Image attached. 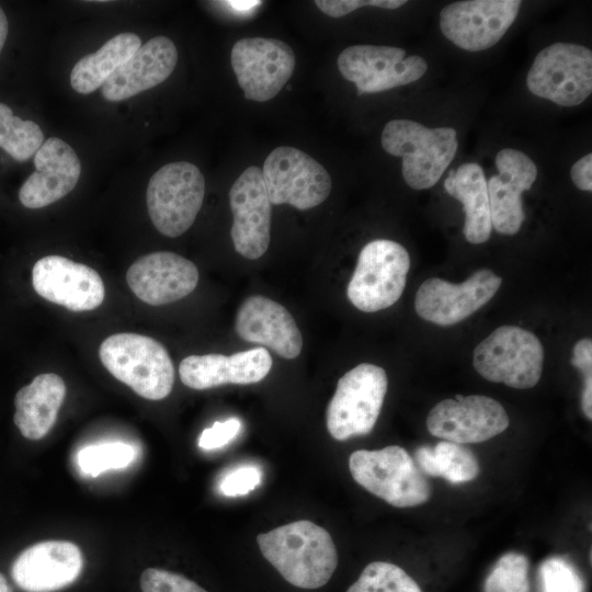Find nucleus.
Returning a JSON list of instances; mask_svg holds the SVG:
<instances>
[{
	"label": "nucleus",
	"instance_id": "obj_1",
	"mask_svg": "<svg viewBox=\"0 0 592 592\" xmlns=\"http://www.w3.org/2000/svg\"><path fill=\"white\" fill-rule=\"evenodd\" d=\"M263 557L291 584L301 589L325 585L338 566V554L330 534L307 520L259 534Z\"/></svg>",
	"mask_w": 592,
	"mask_h": 592
},
{
	"label": "nucleus",
	"instance_id": "obj_2",
	"mask_svg": "<svg viewBox=\"0 0 592 592\" xmlns=\"http://www.w3.org/2000/svg\"><path fill=\"white\" fill-rule=\"evenodd\" d=\"M452 127L429 128L411 119L389 121L382 133V146L402 158V177L414 190L430 189L454 159L458 143Z\"/></svg>",
	"mask_w": 592,
	"mask_h": 592
},
{
	"label": "nucleus",
	"instance_id": "obj_3",
	"mask_svg": "<svg viewBox=\"0 0 592 592\" xmlns=\"http://www.w3.org/2000/svg\"><path fill=\"white\" fill-rule=\"evenodd\" d=\"M104 367L137 395L149 400L169 396L174 367L167 349L157 340L130 332L110 335L100 345Z\"/></svg>",
	"mask_w": 592,
	"mask_h": 592
},
{
	"label": "nucleus",
	"instance_id": "obj_4",
	"mask_svg": "<svg viewBox=\"0 0 592 592\" xmlns=\"http://www.w3.org/2000/svg\"><path fill=\"white\" fill-rule=\"evenodd\" d=\"M349 468L360 486L396 508L423 504L432 493L417 463L398 445L355 451L350 455Z\"/></svg>",
	"mask_w": 592,
	"mask_h": 592
},
{
	"label": "nucleus",
	"instance_id": "obj_5",
	"mask_svg": "<svg viewBox=\"0 0 592 592\" xmlns=\"http://www.w3.org/2000/svg\"><path fill=\"white\" fill-rule=\"evenodd\" d=\"M473 363L487 380L527 389L540 379L544 349L533 332L516 326H502L475 348Z\"/></svg>",
	"mask_w": 592,
	"mask_h": 592
},
{
	"label": "nucleus",
	"instance_id": "obj_6",
	"mask_svg": "<svg viewBox=\"0 0 592 592\" xmlns=\"http://www.w3.org/2000/svg\"><path fill=\"white\" fill-rule=\"evenodd\" d=\"M205 179L187 161L170 162L150 178L146 192L149 217L156 229L170 238L184 234L203 204Z\"/></svg>",
	"mask_w": 592,
	"mask_h": 592
},
{
	"label": "nucleus",
	"instance_id": "obj_7",
	"mask_svg": "<svg viewBox=\"0 0 592 592\" xmlns=\"http://www.w3.org/2000/svg\"><path fill=\"white\" fill-rule=\"evenodd\" d=\"M410 269L408 251L398 242L377 239L363 247L346 295L364 312L386 309L403 293Z\"/></svg>",
	"mask_w": 592,
	"mask_h": 592
},
{
	"label": "nucleus",
	"instance_id": "obj_8",
	"mask_svg": "<svg viewBox=\"0 0 592 592\" xmlns=\"http://www.w3.org/2000/svg\"><path fill=\"white\" fill-rule=\"evenodd\" d=\"M387 387V375L380 366L362 363L346 372L327 408L329 434L338 441L368 434L379 417Z\"/></svg>",
	"mask_w": 592,
	"mask_h": 592
},
{
	"label": "nucleus",
	"instance_id": "obj_9",
	"mask_svg": "<svg viewBox=\"0 0 592 592\" xmlns=\"http://www.w3.org/2000/svg\"><path fill=\"white\" fill-rule=\"evenodd\" d=\"M536 96L561 106L581 104L592 92V52L573 43H554L535 57L526 77Z\"/></svg>",
	"mask_w": 592,
	"mask_h": 592
},
{
	"label": "nucleus",
	"instance_id": "obj_10",
	"mask_svg": "<svg viewBox=\"0 0 592 592\" xmlns=\"http://www.w3.org/2000/svg\"><path fill=\"white\" fill-rule=\"evenodd\" d=\"M262 177L272 204L306 210L318 206L332 187L328 171L308 153L280 146L266 157Z\"/></svg>",
	"mask_w": 592,
	"mask_h": 592
},
{
	"label": "nucleus",
	"instance_id": "obj_11",
	"mask_svg": "<svg viewBox=\"0 0 592 592\" xmlns=\"http://www.w3.org/2000/svg\"><path fill=\"white\" fill-rule=\"evenodd\" d=\"M231 67L247 100L275 98L292 77L296 57L292 47L276 38L247 37L235 43Z\"/></svg>",
	"mask_w": 592,
	"mask_h": 592
},
{
	"label": "nucleus",
	"instance_id": "obj_12",
	"mask_svg": "<svg viewBox=\"0 0 592 592\" xmlns=\"http://www.w3.org/2000/svg\"><path fill=\"white\" fill-rule=\"evenodd\" d=\"M342 77L353 82L357 94L376 93L406 86L419 80L428 64L420 56L406 57L399 47L353 45L343 49L338 57Z\"/></svg>",
	"mask_w": 592,
	"mask_h": 592
},
{
	"label": "nucleus",
	"instance_id": "obj_13",
	"mask_svg": "<svg viewBox=\"0 0 592 592\" xmlns=\"http://www.w3.org/2000/svg\"><path fill=\"white\" fill-rule=\"evenodd\" d=\"M519 0H467L447 4L440 13L444 36L462 49L480 52L496 45L515 21Z\"/></svg>",
	"mask_w": 592,
	"mask_h": 592
},
{
	"label": "nucleus",
	"instance_id": "obj_14",
	"mask_svg": "<svg viewBox=\"0 0 592 592\" xmlns=\"http://www.w3.org/2000/svg\"><path fill=\"white\" fill-rule=\"evenodd\" d=\"M509 423L503 406L482 395L444 399L426 418L428 430L433 436L458 444L488 441L502 433Z\"/></svg>",
	"mask_w": 592,
	"mask_h": 592
},
{
	"label": "nucleus",
	"instance_id": "obj_15",
	"mask_svg": "<svg viewBox=\"0 0 592 592\" xmlns=\"http://www.w3.org/2000/svg\"><path fill=\"white\" fill-rule=\"evenodd\" d=\"M502 280L492 271L481 269L463 283L454 284L439 277L425 280L419 287L414 308L424 320L452 326L468 318L500 288Z\"/></svg>",
	"mask_w": 592,
	"mask_h": 592
},
{
	"label": "nucleus",
	"instance_id": "obj_16",
	"mask_svg": "<svg viewBox=\"0 0 592 592\" xmlns=\"http://www.w3.org/2000/svg\"><path fill=\"white\" fill-rule=\"evenodd\" d=\"M229 203L235 250L249 260L261 258L270 244L272 203L260 168L251 166L242 171L229 191Z\"/></svg>",
	"mask_w": 592,
	"mask_h": 592
},
{
	"label": "nucleus",
	"instance_id": "obj_17",
	"mask_svg": "<svg viewBox=\"0 0 592 592\" xmlns=\"http://www.w3.org/2000/svg\"><path fill=\"white\" fill-rule=\"evenodd\" d=\"M32 283L41 297L71 311L98 308L105 294L103 281L94 269L60 255L37 260Z\"/></svg>",
	"mask_w": 592,
	"mask_h": 592
},
{
	"label": "nucleus",
	"instance_id": "obj_18",
	"mask_svg": "<svg viewBox=\"0 0 592 592\" xmlns=\"http://www.w3.org/2000/svg\"><path fill=\"white\" fill-rule=\"evenodd\" d=\"M83 568L80 548L68 540H45L25 548L12 562L13 582L25 592H54L73 583Z\"/></svg>",
	"mask_w": 592,
	"mask_h": 592
},
{
	"label": "nucleus",
	"instance_id": "obj_19",
	"mask_svg": "<svg viewBox=\"0 0 592 592\" xmlns=\"http://www.w3.org/2000/svg\"><path fill=\"white\" fill-rule=\"evenodd\" d=\"M126 281L140 300L160 306L191 294L198 271L192 261L177 253L158 251L138 258L127 270Z\"/></svg>",
	"mask_w": 592,
	"mask_h": 592
},
{
	"label": "nucleus",
	"instance_id": "obj_20",
	"mask_svg": "<svg viewBox=\"0 0 592 592\" xmlns=\"http://www.w3.org/2000/svg\"><path fill=\"white\" fill-rule=\"evenodd\" d=\"M496 166L499 173L487 180L491 225L499 234L512 236L525 219L521 195L535 182L537 168L526 153L512 148L497 153Z\"/></svg>",
	"mask_w": 592,
	"mask_h": 592
},
{
	"label": "nucleus",
	"instance_id": "obj_21",
	"mask_svg": "<svg viewBox=\"0 0 592 592\" xmlns=\"http://www.w3.org/2000/svg\"><path fill=\"white\" fill-rule=\"evenodd\" d=\"M35 171L19 191L21 204L42 208L53 204L76 186L81 162L76 151L58 137H49L34 155Z\"/></svg>",
	"mask_w": 592,
	"mask_h": 592
},
{
	"label": "nucleus",
	"instance_id": "obj_22",
	"mask_svg": "<svg viewBox=\"0 0 592 592\" xmlns=\"http://www.w3.org/2000/svg\"><path fill=\"white\" fill-rule=\"evenodd\" d=\"M235 328L244 341L270 348L280 356L296 358L303 349V337L291 312L281 304L250 296L240 305Z\"/></svg>",
	"mask_w": 592,
	"mask_h": 592
},
{
	"label": "nucleus",
	"instance_id": "obj_23",
	"mask_svg": "<svg viewBox=\"0 0 592 592\" xmlns=\"http://www.w3.org/2000/svg\"><path fill=\"white\" fill-rule=\"evenodd\" d=\"M272 357L264 348L223 354L190 355L179 365L181 382L196 390L227 384L249 385L262 380L271 371Z\"/></svg>",
	"mask_w": 592,
	"mask_h": 592
},
{
	"label": "nucleus",
	"instance_id": "obj_24",
	"mask_svg": "<svg viewBox=\"0 0 592 592\" xmlns=\"http://www.w3.org/2000/svg\"><path fill=\"white\" fill-rule=\"evenodd\" d=\"M178 50L166 36H156L141 45L101 87L105 100L129 99L163 82L174 70Z\"/></svg>",
	"mask_w": 592,
	"mask_h": 592
},
{
	"label": "nucleus",
	"instance_id": "obj_25",
	"mask_svg": "<svg viewBox=\"0 0 592 592\" xmlns=\"http://www.w3.org/2000/svg\"><path fill=\"white\" fill-rule=\"evenodd\" d=\"M66 396V385L54 373L37 375L14 397L13 421L29 440L43 439L54 426Z\"/></svg>",
	"mask_w": 592,
	"mask_h": 592
},
{
	"label": "nucleus",
	"instance_id": "obj_26",
	"mask_svg": "<svg viewBox=\"0 0 592 592\" xmlns=\"http://www.w3.org/2000/svg\"><path fill=\"white\" fill-rule=\"evenodd\" d=\"M444 189L463 204L465 212L464 236L474 244L486 242L491 235V216L487 180L482 168L475 162L451 170Z\"/></svg>",
	"mask_w": 592,
	"mask_h": 592
},
{
	"label": "nucleus",
	"instance_id": "obj_27",
	"mask_svg": "<svg viewBox=\"0 0 592 592\" xmlns=\"http://www.w3.org/2000/svg\"><path fill=\"white\" fill-rule=\"evenodd\" d=\"M141 46L138 35L119 33L109 39L95 53L80 58L70 73V84L80 94H89L110 78V76Z\"/></svg>",
	"mask_w": 592,
	"mask_h": 592
},
{
	"label": "nucleus",
	"instance_id": "obj_28",
	"mask_svg": "<svg viewBox=\"0 0 592 592\" xmlns=\"http://www.w3.org/2000/svg\"><path fill=\"white\" fill-rule=\"evenodd\" d=\"M415 462L423 474L442 477L452 483L470 481L480 470L469 448L449 441L439 442L434 447H419L415 451Z\"/></svg>",
	"mask_w": 592,
	"mask_h": 592
},
{
	"label": "nucleus",
	"instance_id": "obj_29",
	"mask_svg": "<svg viewBox=\"0 0 592 592\" xmlns=\"http://www.w3.org/2000/svg\"><path fill=\"white\" fill-rule=\"evenodd\" d=\"M41 127L33 121L13 115L12 110L0 102V147L13 159H30L44 143Z\"/></svg>",
	"mask_w": 592,
	"mask_h": 592
},
{
	"label": "nucleus",
	"instance_id": "obj_30",
	"mask_svg": "<svg viewBox=\"0 0 592 592\" xmlns=\"http://www.w3.org/2000/svg\"><path fill=\"white\" fill-rule=\"evenodd\" d=\"M346 592H422L402 568L387 561L368 563Z\"/></svg>",
	"mask_w": 592,
	"mask_h": 592
},
{
	"label": "nucleus",
	"instance_id": "obj_31",
	"mask_svg": "<svg viewBox=\"0 0 592 592\" xmlns=\"http://www.w3.org/2000/svg\"><path fill=\"white\" fill-rule=\"evenodd\" d=\"M135 458V449L123 442H107L89 445L78 453L80 469L92 477L110 469L128 466Z\"/></svg>",
	"mask_w": 592,
	"mask_h": 592
},
{
	"label": "nucleus",
	"instance_id": "obj_32",
	"mask_svg": "<svg viewBox=\"0 0 592 592\" xmlns=\"http://www.w3.org/2000/svg\"><path fill=\"white\" fill-rule=\"evenodd\" d=\"M528 559L517 553L503 555L488 574L483 592H530Z\"/></svg>",
	"mask_w": 592,
	"mask_h": 592
},
{
	"label": "nucleus",
	"instance_id": "obj_33",
	"mask_svg": "<svg viewBox=\"0 0 592 592\" xmlns=\"http://www.w3.org/2000/svg\"><path fill=\"white\" fill-rule=\"evenodd\" d=\"M540 592H583L584 583L570 561L561 557L545 560L539 568Z\"/></svg>",
	"mask_w": 592,
	"mask_h": 592
},
{
	"label": "nucleus",
	"instance_id": "obj_34",
	"mask_svg": "<svg viewBox=\"0 0 592 592\" xmlns=\"http://www.w3.org/2000/svg\"><path fill=\"white\" fill-rule=\"evenodd\" d=\"M140 589L141 592H207L183 574L159 568L143 571Z\"/></svg>",
	"mask_w": 592,
	"mask_h": 592
},
{
	"label": "nucleus",
	"instance_id": "obj_35",
	"mask_svg": "<svg viewBox=\"0 0 592 592\" xmlns=\"http://www.w3.org/2000/svg\"><path fill=\"white\" fill-rule=\"evenodd\" d=\"M571 364L582 372L584 386L581 396V407L584 415L592 418V341L582 339L578 341L572 351Z\"/></svg>",
	"mask_w": 592,
	"mask_h": 592
},
{
	"label": "nucleus",
	"instance_id": "obj_36",
	"mask_svg": "<svg viewBox=\"0 0 592 592\" xmlns=\"http://www.w3.org/2000/svg\"><path fill=\"white\" fill-rule=\"evenodd\" d=\"M403 0H316L315 4L325 14L332 18L344 16L362 7H377L395 10L403 5Z\"/></svg>",
	"mask_w": 592,
	"mask_h": 592
},
{
	"label": "nucleus",
	"instance_id": "obj_37",
	"mask_svg": "<svg viewBox=\"0 0 592 592\" xmlns=\"http://www.w3.org/2000/svg\"><path fill=\"white\" fill-rule=\"evenodd\" d=\"M261 480L258 468L252 466L238 468L228 474L220 482L219 489L227 497H237L252 491Z\"/></svg>",
	"mask_w": 592,
	"mask_h": 592
},
{
	"label": "nucleus",
	"instance_id": "obj_38",
	"mask_svg": "<svg viewBox=\"0 0 592 592\" xmlns=\"http://www.w3.org/2000/svg\"><path fill=\"white\" fill-rule=\"evenodd\" d=\"M241 429V422L236 418L226 421H216L203 430L198 439V446L203 449L220 448L236 437Z\"/></svg>",
	"mask_w": 592,
	"mask_h": 592
},
{
	"label": "nucleus",
	"instance_id": "obj_39",
	"mask_svg": "<svg viewBox=\"0 0 592 592\" xmlns=\"http://www.w3.org/2000/svg\"><path fill=\"white\" fill-rule=\"evenodd\" d=\"M571 180L582 191H592V155L587 153L573 163L570 170Z\"/></svg>",
	"mask_w": 592,
	"mask_h": 592
},
{
	"label": "nucleus",
	"instance_id": "obj_40",
	"mask_svg": "<svg viewBox=\"0 0 592 592\" xmlns=\"http://www.w3.org/2000/svg\"><path fill=\"white\" fill-rule=\"evenodd\" d=\"M9 31V23L4 11L0 7V53L4 46Z\"/></svg>",
	"mask_w": 592,
	"mask_h": 592
},
{
	"label": "nucleus",
	"instance_id": "obj_41",
	"mask_svg": "<svg viewBox=\"0 0 592 592\" xmlns=\"http://www.w3.org/2000/svg\"><path fill=\"white\" fill-rule=\"evenodd\" d=\"M225 3L236 10L244 11L260 4V1H226Z\"/></svg>",
	"mask_w": 592,
	"mask_h": 592
},
{
	"label": "nucleus",
	"instance_id": "obj_42",
	"mask_svg": "<svg viewBox=\"0 0 592 592\" xmlns=\"http://www.w3.org/2000/svg\"><path fill=\"white\" fill-rule=\"evenodd\" d=\"M0 592H13L5 577L0 572Z\"/></svg>",
	"mask_w": 592,
	"mask_h": 592
}]
</instances>
